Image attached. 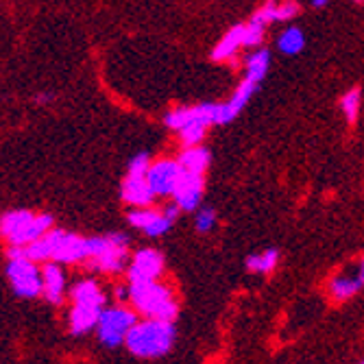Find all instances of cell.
<instances>
[{
    "label": "cell",
    "mask_w": 364,
    "mask_h": 364,
    "mask_svg": "<svg viewBox=\"0 0 364 364\" xmlns=\"http://www.w3.org/2000/svg\"><path fill=\"white\" fill-rule=\"evenodd\" d=\"M175 341H177L175 321L142 318L129 332L124 345L136 358L155 360L166 355L175 347Z\"/></svg>",
    "instance_id": "obj_1"
},
{
    "label": "cell",
    "mask_w": 364,
    "mask_h": 364,
    "mask_svg": "<svg viewBox=\"0 0 364 364\" xmlns=\"http://www.w3.org/2000/svg\"><path fill=\"white\" fill-rule=\"evenodd\" d=\"M129 306L144 318L175 321L179 312L173 290L159 279L129 284Z\"/></svg>",
    "instance_id": "obj_2"
},
{
    "label": "cell",
    "mask_w": 364,
    "mask_h": 364,
    "mask_svg": "<svg viewBox=\"0 0 364 364\" xmlns=\"http://www.w3.org/2000/svg\"><path fill=\"white\" fill-rule=\"evenodd\" d=\"M53 229L50 214H33L28 210H14L0 216V236H5L9 247H26Z\"/></svg>",
    "instance_id": "obj_3"
},
{
    "label": "cell",
    "mask_w": 364,
    "mask_h": 364,
    "mask_svg": "<svg viewBox=\"0 0 364 364\" xmlns=\"http://www.w3.org/2000/svg\"><path fill=\"white\" fill-rule=\"evenodd\" d=\"M87 262L103 275H118L127 269L129 238L124 234H107L87 238Z\"/></svg>",
    "instance_id": "obj_4"
},
{
    "label": "cell",
    "mask_w": 364,
    "mask_h": 364,
    "mask_svg": "<svg viewBox=\"0 0 364 364\" xmlns=\"http://www.w3.org/2000/svg\"><path fill=\"white\" fill-rule=\"evenodd\" d=\"M136 323H138V314L131 306L127 308V306L118 304V306L105 308L101 312V318H98V325H96L98 341H101L105 347L124 345L129 332L134 329Z\"/></svg>",
    "instance_id": "obj_5"
},
{
    "label": "cell",
    "mask_w": 364,
    "mask_h": 364,
    "mask_svg": "<svg viewBox=\"0 0 364 364\" xmlns=\"http://www.w3.org/2000/svg\"><path fill=\"white\" fill-rule=\"evenodd\" d=\"M7 279L14 292L22 299H33V296L42 294V271L38 269V262L28 259L26 255L9 257Z\"/></svg>",
    "instance_id": "obj_6"
},
{
    "label": "cell",
    "mask_w": 364,
    "mask_h": 364,
    "mask_svg": "<svg viewBox=\"0 0 364 364\" xmlns=\"http://www.w3.org/2000/svg\"><path fill=\"white\" fill-rule=\"evenodd\" d=\"M179 205L171 203L164 210H151V208H136L127 214V220L131 227L140 229L142 234H146L149 238H159L164 234H168L173 223L179 216Z\"/></svg>",
    "instance_id": "obj_7"
},
{
    "label": "cell",
    "mask_w": 364,
    "mask_h": 364,
    "mask_svg": "<svg viewBox=\"0 0 364 364\" xmlns=\"http://www.w3.org/2000/svg\"><path fill=\"white\" fill-rule=\"evenodd\" d=\"M50 262L57 264H79L87 259V238H81L73 231L63 229H50Z\"/></svg>",
    "instance_id": "obj_8"
},
{
    "label": "cell",
    "mask_w": 364,
    "mask_h": 364,
    "mask_svg": "<svg viewBox=\"0 0 364 364\" xmlns=\"http://www.w3.org/2000/svg\"><path fill=\"white\" fill-rule=\"evenodd\" d=\"M166 262L157 249H140L131 255V262L127 264V277L129 284L136 282H155L164 275Z\"/></svg>",
    "instance_id": "obj_9"
},
{
    "label": "cell",
    "mask_w": 364,
    "mask_h": 364,
    "mask_svg": "<svg viewBox=\"0 0 364 364\" xmlns=\"http://www.w3.org/2000/svg\"><path fill=\"white\" fill-rule=\"evenodd\" d=\"M181 175H183V168H181L179 159L164 157V159H157L151 164L146 179H149V186L155 192V196H173Z\"/></svg>",
    "instance_id": "obj_10"
},
{
    "label": "cell",
    "mask_w": 364,
    "mask_h": 364,
    "mask_svg": "<svg viewBox=\"0 0 364 364\" xmlns=\"http://www.w3.org/2000/svg\"><path fill=\"white\" fill-rule=\"evenodd\" d=\"M362 288H364V257H360L353 267L336 273L327 282V292L336 304L349 301Z\"/></svg>",
    "instance_id": "obj_11"
},
{
    "label": "cell",
    "mask_w": 364,
    "mask_h": 364,
    "mask_svg": "<svg viewBox=\"0 0 364 364\" xmlns=\"http://www.w3.org/2000/svg\"><path fill=\"white\" fill-rule=\"evenodd\" d=\"M203 190H205V181L203 175H194V173H186L181 175L177 188H175V203L179 205L181 212H194L198 210L203 201Z\"/></svg>",
    "instance_id": "obj_12"
},
{
    "label": "cell",
    "mask_w": 364,
    "mask_h": 364,
    "mask_svg": "<svg viewBox=\"0 0 364 364\" xmlns=\"http://www.w3.org/2000/svg\"><path fill=\"white\" fill-rule=\"evenodd\" d=\"M120 196L131 208H151V203L155 201V192L151 190L146 177L127 175V179L122 181V188H120Z\"/></svg>",
    "instance_id": "obj_13"
},
{
    "label": "cell",
    "mask_w": 364,
    "mask_h": 364,
    "mask_svg": "<svg viewBox=\"0 0 364 364\" xmlns=\"http://www.w3.org/2000/svg\"><path fill=\"white\" fill-rule=\"evenodd\" d=\"M255 92H257V83L245 79V81L236 87V92L231 94L229 101H227V103H220V109H218V124H227V122L234 120V118L247 107V103L251 101V96H253Z\"/></svg>",
    "instance_id": "obj_14"
},
{
    "label": "cell",
    "mask_w": 364,
    "mask_h": 364,
    "mask_svg": "<svg viewBox=\"0 0 364 364\" xmlns=\"http://www.w3.org/2000/svg\"><path fill=\"white\" fill-rule=\"evenodd\" d=\"M42 294L50 304H61L65 296V275L61 271V264L48 262L42 269Z\"/></svg>",
    "instance_id": "obj_15"
},
{
    "label": "cell",
    "mask_w": 364,
    "mask_h": 364,
    "mask_svg": "<svg viewBox=\"0 0 364 364\" xmlns=\"http://www.w3.org/2000/svg\"><path fill=\"white\" fill-rule=\"evenodd\" d=\"M70 299L75 306H90V308H105V290L98 286L94 279H81L73 286L70 290Z\"/></svg>",
    "instance_id": "obj_16"
},
{
    "label": "cell",
    "mask_w": 364,
    "mask_h": 364,
    "mask_svg": "<svg viewBox=\"0 0 364 364\" xmlns=\"http://www.w3.org/2000/svg\"><path fill=\"white\" fill-rule=\"evenodd\" d=\"M105 310V308H103ZM101 308H90V306H75L73 304V310L68 314V327L75 336H81V334H87L92 329H96L98 325V318H101Z\"/></svg>",
    "instance_id": "obj_17"
},
{
    "label": "cell",
    "mask_w": 364,
    "mask_h": 364,
    "mask_svg": "<svg viewBox=\"0 0 364 364\" xmlns=\"http://www.w3.org/2000/svg\"><path fill=\"white\" fill-rule=\"evenodd\" d=\"M240 48H245V24H236L225 33V38L212 50V59L214 61H229L231 57L238 55Z\"/></svg>",
    "instance_id": "obj_18"
},
{
    "label": "cell",
    "mask_w": 364,
    "mask_h": 364,
    "mask_svg": "<svg viewBox=\"0 0 364 364\" xmlns=\"http://www.w3.org/2000/svg\"><path fill=\"white\" fill-rule=\"evenodd\" d=\"M179 164H181V168L186 173H194V175H203L210 166V161H212V155L205 146H186L181 151V155L177 157Z\"/></svg>",
    "instance_id": "obj_19"
},
{
    "label": "cell",
    "mask_w": 364,
    "mask_h": 364,
    "mask_svg": "<svg viewBox=\"0 0 364 364\" xmlns=\"http://www.w3.org/2000/svg\"><path fill=\"white\" fill-rule=\"evenodd\" d=\"M269 68H271V50L267 48H259L255 53H251L247 59H245V70H247V77L249 81L253 83H262L264 77L269 75Z\"/></svg>",
    "instance_id": "obj_20"
},
{
    "label": "cell",
    "mask_w": 364,
    "mask_h": 364,
    "mask_svg": "<svg viewBox=\"0 0 364 364\" xmlns=\"http://www.w3.org/2000/svg\"><path fill=\"white\" fill-rule=\"evenodd\" d=\"M277 264H279V251L267 249L247 257V271L255 275H269L277 269Z\"/></svg>",
    "instance_id": "obj_21"
},
{
    "label": "cell",
    "mask_w": 364,
    "mask_h": 364,
    "mask_svg": "<svg viewBox=\"0 0 364 364\" xmlns=\"http://www.w3.org/2000/svg\"><path fill=\"white\" fill-rule=\"evenodd\" d=\"M277 48L292 57V55H299L304 48H306V36H304V31L299 26H288L282 36L277 38Z\"/></svg>",
    "instance_id": "obj_22"
},
{
    "label": "cell",
    "mask_w": 364,
    "mask_h": 364,
    "mask_svg": "<svg viewBox=\"0 0 364 364\" xmlns=\"http://www.w3.org/2000/svg\"><path fill=\"white\" fill-rule=\"evenodd\" d=\"M360 105H362V92L360 87L349 90L343 98H341V109L347 122H355L358 114H360Z\"/></svg>",
    "instance_id": "obj_23"
},
{
    "label": "cell",
    "mask_w": 364,
    "mask_h": 364,
    "mask_svg": "<svg viewBox=\"0 0 364 364\" xmlns=\"http://www.w3.org/2000/svg\"><path fill=\"white\" fill-rule=\"evenodd\" d=\"M192 122H194L192 107H177V109H173L164 116V124H166L168 129H175V131H181Z\"/></svg>",
    "instance_id": "obj_24"
},
{
    "label": "cell",
    "mask_w": 364,
    "mask_h": 364,
    "mask_svg": "<svg viewBox=\"0 0 364 364\" xmlns=\"http://www.w3.org/2000/svg\"><path fill=\"white\" fill-rule=\"evenodd\" d=\"M24 255L33 262H50V240L48 234L24 247Z\"/></svg>",
    "instance_id": "obj_25"
},
{
    "label": "cell",
    "mask_w": 364,
    "mask_h": 364,
    "mask_svg": "<svg viewBox=\"0 0 364 364\" xmlns=\"http://www.w3.org/2000/svg\"><path fill=\"white\" fill-rule=\"evenodd\" d=\"M205 134H208V124H203V122H192V124H188L186 129L179 131L183 146H198L203 142Z\"/></svg>",
    "instance_id": "obj_26"
},
{
    "label": "cell",
    "mask_w": 364,
    "mask_h": 364,
    "mask_svg": "<svg viewBox=\"0 0 364 364\" xmlns=\"http://www.w3.org/2000/svg\"><path fill=\"white\" fill-rule=\"evenodd\" d=\"M264 31H267V26L257 22L255 18H251L245 24V48H257L264 40Z\"/></svg>",
    "instance_id": "obj_27"
},
{
    "label": "cell",
    "mask_w": 364,
    "mask_h": 364,
    "mask_svg": "<svg viewBox=\"0 0 364 364\" xmlns=\"http://www.w3.org/2000/svg\"><path fill=\"white\" fill-rule=\"evenodd\" d=\"M216 210L212 208H203V210H196V216H194V227L198 234H208V231H212L216 227Z\"/></svg>",
    "instance_id": "obj_28"
},
{
    "label": "cell",
    "mask_w": 364,
    "mask_h": 364,
    "mask_svg": "<svg viewBox=\"0 0 364 364\" xmlns=\"http://www.w3.org/2000/svg\"><path fill=\"white\" fill-rule=\"evenodd\" d=\"M151 157H149V153H138L136 157H131V161H129V168H127V175H131V177H146V173H149V168H151Z\"/></svg>",
    "instance_id": "obj_29"
},
{
    "label": "cell",
    "mask_w": 364,
    "mask_h": 364,
    "mask_svg": "<svg viewBox=\"0 0 364 364\" xmlns=\"http://www.w3.org/2000/svg\"><path fill=\"white\" fill-rule=\"evenodd\" d=\"M277 0H267V5H264L259 11H255V20L262 22L264 26H269L271 22H277Z\"/></svg>",
    "instance_id": "obj_30"
},
{
    "label": "cell",
    "mask_w": 364,
    "mask_h": 364,
    "mask_svg": "<svg viewBox=\"0 0 364 364\" xmlns=\"http://www.w3.org/2000/svg\"><path fill=\"white\" fill-rule=\"evenodd\" d=\"M299 11H301L299 3H294V0H286V3H282V5L277 7V20L288 22V20H292V18L299 16Z\"/></svg>",
    "instance_id": "obj_31"
},
{
    "label": "cell",
    "mask_w": 364,
    "mask_h": 364,
    "mask_svg": "<svg viewBox=\"0 0 364 364\" xmlns=\"http://www.w3.org/2000/svg\"><path fill=\"white\" fill-rule=\"evenodd\" d=\"M310 3H312V7H314V9H323V7H327V5H329V0H310Z\"/></svg>",
    "instance_id": "obj_32"
},
{
    "label": "cell",
    "mask_w": 364,
    "mask_h": 364,
    "mask_svg": "<svg viewBox=\"0 0 364 364\" xmlns=\"http://www.w3.org/2000/svg\"><path fill=\"white\" fill-rule=\"evenodd\" d=\"M353 3H362V0H353Z\"/></svg>",
    "instance_id": "obj_33"
},
{
    "label": "cell",
    "mask_w": 364,
    "mask_h": 364,
    "mask_svg": "<svg viewBox=\"0 0 364 364\" xmlns=\"http://www.w3.org/2000/svg\"><path fill=\"white\" fill-rule=\"evenodd\" d=\"M358 364H364V360H360V362H358Z\"/></svg>",
    "instance_id": "obj_34"
}]
</instances>
